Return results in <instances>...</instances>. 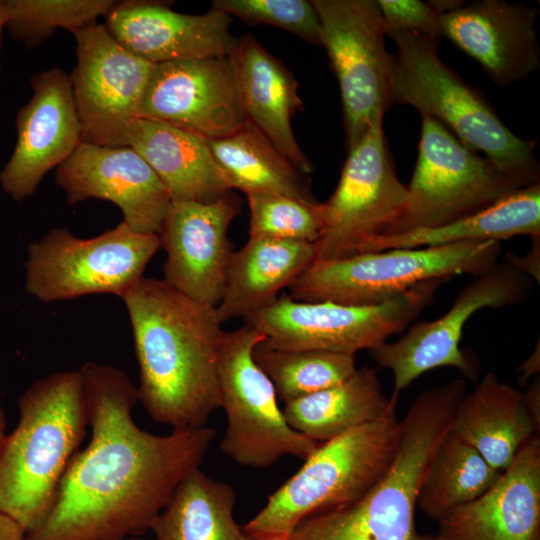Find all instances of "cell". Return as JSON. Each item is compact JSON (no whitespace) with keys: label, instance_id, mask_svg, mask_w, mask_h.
Returning <instances> with one entry per match:
<instances>
[{"label":"cell","instance_id":"ac0fdd59","mask_svg":"<svg viewBox=\"0 0 540 540\" xmlns=\"http://www.w3.org/2000/svg\"><path fill=\"white\" fill-rule=\"evenodd\" d=\"M56 183L70 205L89 198L111 201L123 222L140 233L158 234L171 203L163 183L131 147L81 142L56 168Z\"/></svg>","mask_w":540,"mask_h":540},{"label":"cell","instance_id":"277c9868","mask_svg":"<svg viewBox=\"0 0 540 540\" xmlns=\"http://www.w3.org/2000/svg\"><path fill=\"white\" fill-rule=\"evenodd\" d=\"M392 55L393 103L416 108L443 124L466 147L500 169L532 182L540 177L536 141L516 136L484 94L440 58V38L416 30L386 33Z\"/></svg>","mask_w":540,"mask_h":540},{"label":"cell","instance_id":"e575fe53","mask_svg":"<svg viewBox=\"0 0 540 540\" xmlns=\"http://www.w3.org/2000/svg\"><path fill=\"white\" fill-rule=\"evenodd\" d=\"M385 32L416 30L441 38L440 15L420 0H377Z\"/></svg>","mask_w":540,"mask_h":540},{"label":"cell","instance_id":"cb8c5ba5","mask_svg":"<svg viewBox=\"0 0 540 540\" xmlns=\"http://www.w3.org/2000/svg\"><path fill=\"white\" fill-rule=\"evenodd\" d=\"M314 260V243L249 237L232 254L216 306L219 321L245 319L268 306Z\"/></svg>","mask_w":540,"mask_h":540},{"label":"cell","instance_id":"1f68e13d","mask_svg":"<svg viewBox=\"0 0 540 540\" xmlns=\"http://www.w3.org/2000/svg\"><path fill=\"white\" fill-rule=\"evenodd\" d=\"M113 0H5L9 34L27 48H34L57 28L70 32L106 16L116 5Z\"/></svg>","mask_w":540,"mask_h":540},{"label":"cell","instance_id":"5b68a950","mask_svg":"<svg viewBox=\"0 0 540 540\" xmlns=\"http://www.w3.org/2000/svg\"><path fill=\"white\" fill-rule=\"evenodd\" d=\"M397 402L379 419L318 445L242 527L251 540H287L316 513L363 496L386 472L401 438Z\"/></svg>","mask_w":540,"mask_h":540},{"label":"cell","instance_id":"484cf974","mask_svg":"<svg viewBox=\"0 0 540 540\" xmlns=\"http://www.w3.org/2000/svg\"><path fill=\"white\" fill-rule=\"evenodd\" d=\"M519 235L540 237V181L519 189L490 207L435 228L374 236L353 254L423 248L472 241H497Z\"/></svg>","mask_w":540,"mask_h":540},{"label":"cell","instance_id":"44dd1931","mask_svg":"<svg viewBox=\"0 0 540 540\" xmlns=\"http://www.w3.org/2000/svg\"><path fill=\"white\" fill-rule=\"evenodd\" d=\"M104 26L124 48L153 63L227 57L236 39L232 18L210 8L192 15L150 1H124L105 16Z\"/></svg>","mask_w":540,"mask_h":540},{"label":"cell","instance_id":"ba28073f","mask_svg":"<svg viewBox=\"0 0 540 540\" xmlns=\"http://www.w3.org/2000/svg\"><path fill=\"white\" fill-rule=\"evenodd\" d=\"M265 337L249 324L223 331L217 360L220 407L227 418L221 451L238 465L263 469L285 456L307 459L318 447L294 430L253 349Z\"/></svg>","mask_w":540,"mask_h":540},{"label":"cell","instance_id":"8fae6325","mask_svg":"<svg viewBox=\"0 0 540 540\" xmlns=\"http://www.w3.org/2000/svg\"><path fill=\"white\" fill-rule=\"evenodd\" d=\"M337 77L349 150L392 106V55L377 0H311Z\"/></svg>","mask_w":540,"mask_h":540},{"label":"cell","instance_id":"e0dca14e","mask_svg":"<svg viewBox=\"0 0 540 540\" xmlns=\"http://www.w3.org/2000/svg\"><path fill=\"white\" fill-rule=\"evenodd\" d=\"M139 117L174 125L205 139L227 136L246 123L227 57L156 64Z\"/></svg>","mask_w":540,"mask_h":540},{"label":"cell","instance_id":"603a6c76","mask_svg":"<svg viewBox=\"0 0 540 540\" xmlns=\"http://www.w3.org/2000/svg\"><path fill=\"white\" fill-rule=\"evenodd\" d=\"M127 147L134 149L165 186L171 202H207L231 192L205 138L177 126L139 118Z\"/></svg>","mask_w":540,"mask_h":540},{"label":"cell","instance_id":"d6986e66","mask_svg":"<svg viewBox=\"0 0 540 540\" xmlns=\"http://www.w3.org/2000/svg\"><path fill=\"white\" fill-rule=\"evenodd\" d=\"M538 9L503 0H477L441 14V37L479 63L501 87L540 67L535 23Z\"/></svg>","mask_w":540,"mask_h":540},{"label":"cell","instance_id":"3957f363","mask_svg":"<svg viewBox=\"0 0 540 540\" xmlns=\"http://www.w3.org/2000/svg\"><path fill=\"white\" fill-rule=\"evenodd\" d=\"M18 410V423L0 446V513L26 534L49 514L89 426L79 370L35 381L20 396Z\"/></svg>","mask_w":540,"mask_h":540},{"label":"cell","instance_id":"b9f144b4","mask_svg":"<svg viewBox=\"0 0 540 540\" xmlns=\"http://www.w3.org/2000/svg\"><path fill=\"white\" fill-rule=\"evenodd\" d=\"M6 416L2 406L0 405V446L6 436Z\"/></svg>","mask_w":540,"mask_h":540},{"label":"cell","instance_id":"30bf717a","mask_svg":"<svg viewBox=\"0 0 540 540\" xmlns=\"http://www.w3.org/2000/svg\"><path fill=\"white\" fill-rule=\"evenodd\" d=\"M160 247L158 234L136 232L123 221L88 239L54 228L28 245L25 289L44 303L102 293L121 298Z\"/></svg>","mask_w":540,"mask_h":540},{"label":"cell","instance_id":"d590c367","mask_svg":"<svg viewBox=\"0 0 540 540\" xmlns=\"http://www.w3.org/2000/svg\"><path fill=\"white\" fill-rule=\"evenodd\" d=\"M534 241V245L532 247V250L530 253L520 258L518 256H515L513 254L508 255V263L520 270L523 273H529L532 275L535 279L537 278V281L539 282V239L540 237L532 238Z\"/></svg>","mask_w":540,"mask_h":540},{"label":"cell","instance_id":"6da1fadb","mask_svg":"<svg viewBox=\"0 0 540 540\" xmlns=\"http://www.w3.org/2000/svg\"><path fill=\"white\" fill-rule=\"evenodd\" d=\"M79 372L91 438L68 463L49 514L24 540L143 535L216 435L208 426L167 435L143 430L132 416L137 387L122 370L87 362Z\"/></svg>","mask_w":540,"mask_h":540},{"label":"cell","instance_id":"7a4b0ae2","mask_svg":"<svg viewBox=\"0 0 540 540\" xmlns=\"http://www.w3.org/2000/svg\"><path fill=\"white\" fill-rule=\"evenodd\" d=\"M121 299L139 366L137 397L145 411L172 429L206 426L220 408L217 360L224 330L216 306L146 277Z\"/></svg>","mask_w":540,"mask_h":540},{"label":"cell","instance_id":"60d3db41","mask_svg":"<svg viewBox=\"0 0 540 540\" xmlns=\"http://www.w3.org/2000/svg\"><path fill=\"white\" fill-rule=\"evenodd\" d=\"M6 25V9H5V1L0 0V52H1V44H2V32ZM0 73H1V63H0Z\"/></svg>","mask_w":540,"mask_h":540},{"label":"cell","instance_id":"74e56055","mask_svg":"<svg viewBox=\"0 0 540 540\" xmlns=\"http://www.w3.org/2000/svg\"><path fill=\"white\" fill-rule=\"evenodd\" d=\"M519 382L525 384V382L534 375H538L540 370V350L539 342L532 354L518 367Z\"/></svg>","mask_w":540,"mask_h":540},{"label":"cell","instance_id":"836d02e7","mask_svg":"<svg viewBox=\"0 0 540 540\" xmlns=\"http://www.w3.org/2000/svg\"><path fill=\"white\" fill-rule=\"evenodd\" d=\"M211 8L249 24H264L288 31L306 42L322 45L321 26L307 0H214Z\"/></svg>","mask_w":540,"mask_h":540},{"label":"cell","instance_id":"4fadbf2b","mask_svg":"<svg viewBox=\"0 0 540 540\" xmlns=\"http://www.w3.org/2000/svg\"><path fill=\"white\" fill-rule=\"evenodd\" d=\"M530 291L525 273L509 263L497 264L464 286L445 314L418 322L398 340L370 350L377 364L393 374L392 396L398 398L415 379L440 367H453L476 383L478 369L460 348L465 324L483 308L497 309L527 300Z\"/></svg>","mask_w":540,"mask_h":540},{"label":"cell","instance_id":"4316f807","mask_svg":"<svg viewBox=\"0 0 540 540\" xmlns=\"http://www.w3.org/2000/svg\"><path fill=\"white\" fill-rule=\"evenodd\" d=\"M398 398L384 394L376 369L364 365L343 382L284 403L287 423L325 443L382 417Z\"/></svg>","mask_w":540,"mask_h":540},{"label":"cell","instance_id":"9a60e30c","mask_svg":"<svg viewBox=\"0 0 540 540\" xmlns=\"http://www.w3.org/2000/svg\"><path fill=\"white\" fill-rule=\"evenodd\" d=\"M240 211L231 192L212 201L171 202L160 232L164 278L174 289L217 306L233 254L228 229Z\"/></svg>","mask_w":540,"mask_h":540},{"label":"cell","instance_id":"ab89813d","mask_svg":"<svg viewBox=\"0 0 540 540\" xmlns=\"http://www.w3.org/2000/svg\"><path fill=\"white\" fill-rule=\"evenodd\" d=\"M439 14H445L460 8L465 1L460 0H431L428 2Z\"/></svg>","mask_w":540,"mask_h":540},{"label":"cell","instance_id":"f35d334b","mask_svg":"<svg viewBox=\"0 0 540 540\" xmlns=\"http://www.w3.org/2000/svg\"><path fill=\"white\" fill-rule=\"evenodd\" d=\"M25 531L14 520L0 513V540H24Z\"/></svg>","mask_w":540,"mask_h":540},{"label":"cell","instance_id":"8d00e7d4","mask_svg":"<svg viewBox=\"0 0 540 540\" xmlns=\"http://www.w3.org/2000/svg\"><path fill=\"white\" fill-rule=\"evenodd\" d=\"M525 407L533 419L536 426L540 429V381L539 376L529 384L523 393Z\"/></svg>","mask_w":540,"mask_h":540},{"label":"cell","instance_id":"8992f818","mask_svg":"<svg viewBox=\"0 0 540 540\" xmlns=\"http://www.w3.org/2000/svg\"><path fill=\"white\" fill-rule=\"evenodd\" d=\"M500 252V242L472 241L314 260L288 286V295L304 302L377 305L431 279L479 276L498 264Z\"/></svg>","mask_w":540,"mask_h":540},{"label":"cell","instance_id":"9c48e42d","mask_svg":"<svg viewBox=\"0 0 540 540\" xmlns=\"http://www.w3.org/2000/svg\"><path fill=\"white\" fill-rule=\"evenodd\" d=\"M449 279H431L393 299L368 306L304 302L285 294L244 321L276 349L355 355L377 348L407 328Z\"/></svg>","mask_w":540,"mask_h":540},{"label":"cell","instance_id":"7c38bea8","mask_svg":"<svg viewBox=\"0 0 540 540\" xmlns=\"http://www.w3.org/2000/svg\"><path fill=\"white\" fill-rule=\"evenodd\" d=\"M379 116L348 150L338 185L320 203L321 232L315 260L351 255L368 239L384 234L398 218L407 189L396 174Z\"/></svg>","mask_w":540,"mask_h":540},{"label":"cell","instance_id":"d4e9b609","mask_svg":"<svg viewBox=\"0 0 540 540\" xmlns=\"http://www.w3.org/2000/svg\"><path fill=\"white\" fill-rule=\"evenodd\" d=\"M539 428L529 415L523 392L488 372L466 394L450 431L474 447L493 468L504 471Z\"/></svg>","mask_w":540,"mask_h":540},{"label":"cell","instance_id":"83f0119b","mask_svg":"<svg viewBox=\"0 0 540 540\" xmlns=\"http://www.w3.org/2000/svg\"><path fill=\"white\" fill-rule=\"evenodd\" d=\"M229 189L248 194H282L317 203L309 175L301 172L265 136L245 123L220 138L205 139Z\"/></svg>","mask_w":540,"mask_h":540},{"label":"cell","instance_id":"ffe728a7","mask_svg":"<svg viewBox=\"0 0 540 540\" xmlns=\"http://www.w3.org/2000/svg\"><path fill=\"white\" fill-rule=\"evenodd\" d=\"M426 540H540V438L518 451L498 480L478 498L438 521Z\"/></svg>","mask_w":540,"mask_h":540},{"label":"cell","instance_id":"7402d4cb","mask_svg":"<svg viewBox=\"0 0 540 540\" xmlns=\"http://www.w3.org/2000/svg\"><path fill=\"white\" fill-rule=\"evenodd\" d=\"M227 59L245 122L310 175L314 166L291 125L293 116L303 109L292 72L250 34L236 39Z\"/></svg>","mask_w":540,"mask_h":540},{"label":"cell","instance_id":"d6a6232c","mask_svg":"<svg viewBox=\"0 0 540 540\" xmlns=\"http://www.w3.org/2000/svg\"><path fill=\"white\" fill-rule=\"evenodd\" d=\"M250 211L249 237L314 243L321 232L320 202L282 194L245 195Z\"/></svg>","mask_w":540,"mask_h":540},{"label":"cell","instance_id":"4dcf8cb0","mask_svg":"<svg viewBox=\"0 0 540 540\" xmlns=\"http://www.w3.org/2000/svg\"><path fill=\"white\" fill-rule=\"evenodd\" d=\"M256 364L284 403L332 387L356 371L355 355L319 350H280L264 340L253 349Z\"/></svg>","mask_w":540,"mask_h":540},{"label":"cell","instance_id":"ee69618b","mask_svg":"<svg viewBox=\"0 0 540 540\" xmlns=\"http://www.w3.org/2000/svg\"><path fill=\"white\" fill-rule=\"evenodd\" d=\"M243 534H244V533H243ZM243 540H251V539H249L247 536L244 535V536H243Z\"/></svg>","mask_w":540,"mask_h":540},{"label":"cell","instance_id":"2e32d148","mask_svg":"<svg viewBox=\"0 0 540 540\" xmlns=\"http://www.w3.org/2000/svg\"><path fill=\"white\" fill-rule=\"evenodd\" d=\"M30 84L33 95L16 116L14 151L0 172L2 189L16 201L33 195L82 142L70 76L52 68L34 74Z\"/></svg>","mask_w":540,"mask_h":540},{"label":"cell","instance_id":"5bb4252c","mask_svg":"<svg viewBox=\"0 0 540 540\" xmlns=\"http://www.w3.org/2000/svg\"><path fill=\"white\" fill-rule=\"evenodd\" d=\"M77 64L70 75L82 142L127 147L156 64L124 48L104 24L71 31Z\"/></svg>","mask_w":540,"mask_h":540},{"label":"cell","instance_id":"7bdbcfd3","mask_svg":"<svg viewBox=\"0 0 540 540\" xmlns=\"http://www.w3.org/2000/svg\"><path fill=\"white\" fill-rule=\"evenodd\" d=\"M125 540H146V539L141 538V536H136V537H129Z\"/></svg>","mask_w":540,"mask_h":540},{"label":"cell","instance_id":"f1b7e54d","mask_svg":"<svg viewBox=\"0 0 540 540\" xmlns=\"http://www.w3.org/2000/svg\"><path fill=\"white\" fill-rule=\"evenodd\" d=\"M236 492L199 468L185 477L153 520L154 540H243L234 519Z\"/></svg>","mask_w":540,"mask_h":540},{"label":"cell","instance_id":"f546056e","mask_svg":"<svg viewBox=\"0 0 540 540\" xmlns=\"http://www.w3.org/2000/svg\"><path fill=\"white\" fill-rule=\"evenodd\" d=\"M501 473L474 447L449 431L428 466L417 507L437 522L452 509L484 494Z\"/></svg>","mask_w":540,"mask_h":540},{"label":"cell","instance_id":"52a82bcc","mask_svg":"<svg viewBox=\"0 0 540 540\" xmlns=\"http://www.w3.org/2000/svg\"><path fill=\"white\" fill-rule=\"evenodd\" d=\"M533 183L536 182L500 169L463 145L439 121L424 115L415 169L406 186L405 204L384 234L455 222Z\"/></svg>","mask_w":540,"mask_h":540}]
</instances>
